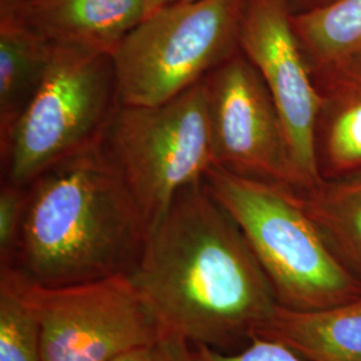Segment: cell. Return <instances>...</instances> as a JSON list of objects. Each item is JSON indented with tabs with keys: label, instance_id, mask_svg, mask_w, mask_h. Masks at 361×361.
Wrapping results in <instances>:
<instances>
[{
	"label": "cell",
	"instance_id": "obj_1",
	"mask_svg": "<svg viewBox=\"0 0 361 361\" xmlns=\"http://www.w3.org/2000/svg\"><path fill=\"white\" fill-rule=\"evenodd\" d=\"M131 280L164 336L189 347L244 348L279 308L244 233L205 180L155 221Z\"/></svg>",
	"mask_w": 361,
	"mask_h": 361
},
{
	"label": "cell",
	"instance_id": "obj_19",
	"mask_svg": "<svg viewBox=\"0 0 361 361\" xmlns=\"http://www.w3.org/2000/svg\"><path fill=\"white\" fill-rule=\"evenodd\" d=\"M113 361H190L189 345L177 338L162 336L154 343L130 350Z\"/></svg>",
	"mask_w": 361,
	"mask_h": 361
},
{
	"label": "cell",
	"instance_id": "obj_14",
	"mask_svg": "<svg viewBox=\"0 0 361 361\" xmlns=\"http://www.w3.org/2000/svg\"><path fill=\"white\" fill-rule=\"evenodd\" d=\"M300 197L326 244L361 281V170Z\"/></svg>",
	"mask_w": 361,
	"mask_h": 361
},
{
	"label": "cell",
	"instance_id": "obj_15",
	"mask_svg": "<svg viewBox=\"0 0 361 361\" xmlns=\"http://www.w3.org/2000/svg\"><path fill=\"white\" fill-rule=\"evenodd\" d=\"M292 25L312 73L361 51V0H334L292 15Z\"/></svg>",
	"mask_w": 361,
	"mask_h": 361
},
{
	"label": "cell",
	"instance_id": "obj_16",
	"mask_svg": "<svg viewBox=\"0 0 361 361\" xmlns=\"http://www.w3.org/2000/svg\"><path fill=\"white\" fill-rule=\"evenodd\" d=\"M0 361H42L37 320L13 280L1 271Z\"/></svg>",
	"mask_w": 361,
	"mask_h": 361
},
{
	"label": "cell",
	"instance_id": "obj_20",
	"mask_svg": "<svg viewBox=\"0 0 361 361\" xmlns=\"http://www.w3.org/2000/svg\"><path fill=\"white\" fill-rule=\"evenodd\" d=\"M28 0H0V27L22 26Z\"/></svg>",
	"mask_w": 361,
	"mask_h": 361
},
{
	"label": "cell",
	"instance_id": "obj_3",
	"mask_svg": "<svg viewBox=\"0 0 361 361\" xmlns=\"http://www.w3.org/2000/svg\"><path fill=\"white\" fill-rule=\"evenodd\" d=\"M204 180L241 231L281 307L331 308L361 296V281L337 258L300 194L212 166Z\"/></svg>",
	"mask_w": 361,
	"mask_h": 361
},
{
	"label": "cell",
	"instance_id": "obj_12",
	"mask_svg": "<svg viewBox=\"0 0 361 361\" xmlns=\"http://www.w3.org/2000/svg\"><path fill=\"white\" fill-rule=\"evenodd\" d=\"M257 337L276 340L310 361H361V296L324 310L279 305Z\"/></svg>",
	"mask_w": 361,
	"mask_h": 361
},
{
	"label": "cell",
	"instance_id": "obj_11",
	"mask_svg": "<svg viewBox=\"0 0 361 361\" xmlns=\"http://www.w3.org/2000/svg\"><path fill=\"white\" fill-rule=\"evenodd\" d=\"M146 16L143 0H28L22 26L54 46L113 56Z\"/></svg>",
	"mask_w": 361,
	"mask_h": 361
},
{
	"label": "cell",
	"instance_id": "obj_13",
	"mask_svg": "<svg viewBox=\"0 0 361 361\" xmlns=\"http://www.w3.org/2000/svg\"><path fill=\"white\" fill-rule=\"evenodd\" d=\"M54 52V44L25 26L0 27V147L38 92Z\"/></svg>",
	"mask_w": 361,
	"mask_h": 361
},
{
	"label": "cell",
	"instance_id": "obj_6",
	"mask_svg": "<svg viewBox=\"0 0 361 361\" xmlns=\"http://www.w3.org/2000/svg\"><path fill=\"white\" fill-rule=\"evenodd\" d=\"M99 143L152 228L214 165L204 83L155 106L119 104Z\"/></svg>",
	"mask_w": 361,
	"mask_h": 361
},
{
	"label": "cell",
	"instance_id": "obj_17",
	"mask_svg": "<svg viewBox=\"0 0 361 361\" xmlns=\"http://www.w3.org/2000/svg\"><path fill=\"white\" fill-rule=\"evenodd\" d=\"M190 361H310L284 344L267 338L255 337L244 348L233 352H221L207 347H189Z\"/></svg>",
	"mask_w": 361,
	"mask_h": 361
},
{
	"label": "cell",
	"instance_id": "obj_5",
	"mask_svg": "<svg viewBox=\"0 0 361 361\" xmlns=\"http://www.w3.org/2000/svg\"><path fill=\"white\" fill-rule=\"evenodd\" d=\"M118 106L111 55L55 46L42 86L0 147L1 180L28 186L58 162L99 142Z\"/></svg>",
	"mask_w": 361,
	"mask_h": 361
},
{
	"label": "cell",
	"instance_id": "obj_8",
	"mask_svg": "<svg viewBox=\"0 0 361 361\" xmlns=\"http://www.w3.org/2000/svg\"><path fill=\"white\" fill-rule=\"evenodd\" d=\"M214 166L296 194L308 192L257 68L238 51L204 80Z\"/></svg>",
	"mask_w": 361,
	"mask_h": 361
},
{
	"label": "cell",
	"instance_id": "obj_4",
	"mask_svg": "<svg viewBox=\"0 0 361 361\" xmlns=\"http://www.w3.org/2000/svg\"><path fill=\"white\" fill-rule=\"evenodd\" d=\"M247 0H177L146 16L113 55L119 104L155 106L241 51Z\"/></svg>",
	"mask_w": 361,
	"mask_h": 361
},
{
	"label": "cell",
	"instance_id": "obj_10",
	"mask_svg": "<svg viewBox=\"0 0 361 361\" xmlns=\"http://www.w3.org/2000/svg\"><path fill=\"white\" fill-rule=\"evenodd\" d=\"M320 95L316 158L322 180L361 170V51L313 71Z\"/></svg>",
	"mask_w": 361,
	"mask_h": 361
},
{
	"label": "cell",
	"instance_id": "obj_18",
	"mask_svg": "<svg viewBox=\"0 0 361 361\" xmlns=\"http://www.w3.org/2000/svg\"><path fill=\"white\" fill-rule=\"evenodd\" d=\"M27 186L1 180L0 188V264L7 262L16 244L27 205Z\"/></svg>",
	"mask_w": 361,
	"mask_h": 361
},
{
	"label": "cell",
	"instance_id": "obj_9",
	"mask_svg": "<svg viewBox=\"0 0 361 361\" xmlns=\"http://www.w3.org/2000/svg\"><path fill=\"white\" fill-rule=\"evenodd\" d=\"M240 49L271 92L297 169L313 190L323 182L316 158L320 95L283 0H247Z\"/></svg>",
	"mask_w": 361,
	"mask_h": 361
},
{
	"label": "cell",
	"instance_id": "obj_7",
	"mask_svg": "<svg viewBox=\"0 0 361 361\" xmlns=\"http://www.w3.org/2000/svg\"><path fill=\"white\" fill-rule=\"evenodd\" d=\"M0 271L37 320L42 361H113L164 336L130 276L50 288Z\"/></svg>",
	"mask_w": 361,
	"mask_h": 361
},
{
	"label": "cell",
	"instance_id": "obj_22",
	"mask_svg": "<svg viewBox=\"0 0 361 361\" xmlns=\"http://www.w3.org/2000/svg\"><path fill=\"white\" fill-rule=\"evenodd\" d=\"M143 1H145V6H146L147 16H149L150 13H155L157 10H159L162 7H166V6L177 1V0H143Z\"/></svg>",
	"mask_w": 361,
	"mask_h": 361
},
{
	"label": "cell",
	"instance_id": "obj_21",
	"mask_svg": "<svg viewBox=\"0 0 361 361\" xmlns=\"http://www.w3.org/2000/svg\"><path fill=\"white\" fill-rule=\"evenodd\" d=\"M286 8L292 15L296 13H305L313 8H319L322 6H325L334 0H283Z\"/></svg>",
	"mask_w": 361,
	"mask_h": 361
},
{
	"label": "cell",
	"instance_id": "obj_23",
	"mask_svg": "<svg viewBox=\"0 0 361 361\" xmlns=\"http://www.w3.org/2000/svg\"><path fill=\"white\" fill-rule=\"evenodd\" d=\"M183 1H193V0H183Z\"/></svg>",
	"mask_w": 361,
	"mask_h": 361
},
{
	"label": "cell",
	"instance_id": "obj_2",
	"mask_svg": "<svg viewBox=\"0 0 361 361\" xmlns=\"http://www.w3.org/2000/svg\"><path fill=\"white\" fill-rule=\"evenodd\" d=\"M99 142L58 162L27 186L19 235L0 268L50 288L135 271L150 222Z\"/></svg>",
	"mask_w": 361,
	"mask_h": 361
}]
</instances>
